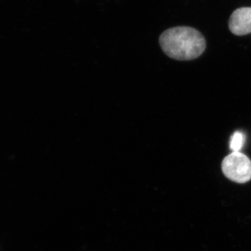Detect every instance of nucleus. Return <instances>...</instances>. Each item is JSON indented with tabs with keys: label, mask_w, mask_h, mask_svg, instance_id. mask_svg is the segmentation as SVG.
<instances>
[{
	"label": "nucleus",
	"mask_w": 251,
	"mask_h": 251,
	"mask_svg": "<svg viewBox=\"0 0 251 251\" xmlns=\"http://www.w3.org/2000/svg\"><path fill=\"white\" fill-rule=\"evenodd\" d=\"M229 29L236 36H244L251 33V7H241L231 15Z\"/></svg>",
	"instance_id": "7ed1b4c3"
},
{
	"label": "nucleus",
	"mask_w": 251,
	"mask_h": 251,
	"mask_svg": "<svg viewBox=\"0 0 251 251\" xmlns=\"http://www.w3.org/2000/svg\"><path fill=\"white\" fill-rule=\"evenodd\" d=\"M245 142V135L241 131L234 132L230 138L229 148L232 152H237L242 150L243 145Z\"/></svg>",
	"instance_id": "20e7f679"
},
{
	"label": "nucleus",
	"mask_w": 251,
	"mask_h": 251,
	"mask_svg": "<svg viewBox=\"0 0 251 251\" xmlns=\"http://www.w3.org/2000/svg\"><path fill=\"white\" fill-rule=\"evenodd\" d=\"M159 44L166 55L179 61L198 58L206 49L204 36L195 28L187 26L166 29L160 36Z\"/></svg>",
	"instance_id": "f257e3e1"
},
{
	"label": "nucleus",
	"mask_w": 251,
	"mask_h": 251,
	"mask_svg": "<svg viewBox=\"0 0 251 251\" xmlns=\"http://www.w3.org/2000/svg\"><path fill=\"white\" fill-rule=\"evenodd\" d=\"M225 176L238 184H245L251 179V161L240 151L225 157L221 164Z\"/></svg>",
	"instance_id": "f03ea898"
}]
</instances>
